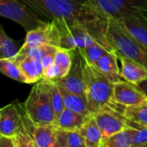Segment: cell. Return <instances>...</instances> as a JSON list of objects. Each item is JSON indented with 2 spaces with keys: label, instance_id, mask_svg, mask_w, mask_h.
I'll return each instance as SVG.
<instances>
[{
  "label": "cell",
  "instance_id": "1",
  "mask_svg": "<svg viewBox=\"0 0 147 147\" xmlns=\"http://www.w3.org/2000/svg\"><path fill=\"white\" fill-rule=\"evenodd\" d=\"M32 9L42 20H66L81 22L96 42L114 51L107 40L110 19L100 12L89 0H19Z\"/></svg>",
  "mask_w": 147,
  "mask_h": 147
},
{
  "label": "cell",
  "instance_id": "2",
  "mask_svg": "<svg viewBox=\"0 0 147 147\" xmlns=\"http://www.w3.org/2000/svg\"><path fill=\"white\" fill-rule=\"evenodd\" d=\"M84 78L90 115L111 106L115 102V84L107 78L96 66L86 61L84 68Z\"/></svg>",
  "mask_w": 147,
  "mask_h": 147
},
{
  "label": "cell",
  "instance_id": "3",
  "mask_svg": "<svg viewBox=\"0 0 147 147\" xmlns=\"http://www.w3.org/2000/svg\"><path fill=\"white\" fill-rule=\"evenodd\" d=\"M106 36L118 57L129 58L147 69V47L137 40L121 22L110 20Z\"/></svg>",
  "mask_w": 147,
  "mask_h": 147
},
{
  "label": "cell",
  "instance_id": "4",
  "mask_svg": "<svg viewBox=\"0 0 147 147\" xmlns=\"http://www.w3.org/2000/svg\"><path fill=\"white\" fill-rule=\"evenodd\" d=\"M26 117L34 126L54 125L56 115L50 98L38 83L35 84L24 102Z\"/></svg>",
  "mask_w": 147,
  "mask_h": 147
},
{
  "label": "cell",
  "instance_id": "5",
  "mask_svg": "<svg viewBox=\"0 0 147 147\" xmlns=\"http://www.w3.org/2000/svg\"><path fill=\"white\" fill-rule=\"evenodd\" d=\"M0 15L18 23L26 33L36 29L47 22L19 0H0Z\"/></svg>",
  "mask_w": 147,
  "mask_h": 147
},
{
  "label": "cell",
  "instance_id": "6",
  "mask_svg": "<svg viewBox=\"0 0 147 147\" xmlns=\"http://www.w3.org/2000/svg\"><path fill=\"white\" fill-rule=\"evenodd\" d=\"M110 20L121 21L127 16L143 14L147 16V0H89Z\"/></svg>",
  "mask_w": 147,
  "mask_h": 147
},
{
  "label": "cell",
  "instance_id": "7",
  "mask_svg": "<svg viewBox=\"0 0 147 147\" xmlns=\"http://www.w3.org/2000/svg\"><path fill=\"white\" fill-rule=\"evenodd\" d=\"M60 34V47L79 50L96 43L88 29L81 22H71L66 20H53Z\"/></svg>",
  "mask_w": 147,
  "mask_h": 147
},
{
  "label": "cell",
  "instance_id": "8",
  "mask_svg": "<svg viewBox=\"0 0 147 147\" xmlns=\"http://www.w3.org/2000/svg\"><path fill=\"white\" fill-rule=\"evenodd\" d=\"M84 64L85 60L79 51L73 50L72 65L69 73L64 78L55 81V83L71 93L86 97V88L84 78Z\"/></svg>",
  "mask_w": 147,
  "mask_h": 147
},
{
  "label": "cell",
  "instance_id": "9",
  "mask_svg": "<svg viewBox=\"0 0 147 147\" xmlns=\"http://www.w3.org/2000/svg\"><path fill=\"white\" fill-rule=\"evenodd\" d=\"M91 115L96 120L103 139L130 128L128 121L110 107L101 109Z\"/></svg>",
  "mask_w": 147,
  "mask_h": 147
},
{
  "label": "cell",
  "instance_id": "10",
  "mask_svg": "<svg viewBox=\"0 0 147 147\" xmlns=\"http://www.w3.org/2000/svg\"><path fill=\"white\" fill-rule=\"evenodd\" d=\"M147 100L146 95L139 85L121 80L114 84V101L124 107L136 105Z\"/></svg>",
  "mask_w": 147,
  "mask_h": 147
},
{
  "label": "cell",
  "instance_id": "11",
  "mask_svg": "<svg viewBox=\"0 0 147 147\" xmlns=\"http://www.w3.org/2000/svg\"><path fill=\"white\" fill-rule=\"evenodd\" d=\"M23 44L37 46L47 44L60 47V34L56 23L47 22L45 25L27 33Z\"/></svg>",
  "mask_w": 147,
  "mask_h": 147
},
{
  "label": "cell",
  "instance_id": "12",
  "mask_svg": "<svg viewBox=\"0 0 147 147\" xmlns=\"http://www.w3.org/2000/svg\"><path fill=\"white\" fill-rule=\"evenodd\" d=\"M22 127L23 118L13 103L0 109V135L2 137L14 138Z\"/></svg>",
  "mask_w": 147,
  "mask_h": 147
},
{
  "label": "cell",
  "instance_id": "13",
  "mask_svg": "<svg viewBox=\"0 0 147 147\" xmlns=\"http://www.w3.org/2000/svg\"><path fill=\"white\" fill-rule=\"evenodd\" d=\"M121 61V77L131 84L139 85L147 79V69L140 63L123 56L118 57Z\"/></svg>",
  "mask_w": 147,
  "mask_h": 147
},
{
  "label": "cell",
  "instance_id": "14",
  "mask_svg": "<svg viewBox=\"0 0 147 147\" xmlns=\"http://www.w3.org/2000/svg\"><path fill=\"white\" fill-rule=\"evenodd\" d=\"M118 56L115 51H108L95 65L96 68L99 70L112 83L115 84L121 81V69L117 63Z\"/></svg>",
  "mask_w": 147,
  "mask_h": 147
},
{
  "label": "cell",
  "instance_id": "15",
  "mask_svg": "<svg viewBox=\"0 0 147 147\" xmlns=\"http://www.w3.org/2000/svg\"><path fill=\"white\" fill-rule=\"evenodd\" d=\"M127 30L147 47V16L143 14L133 15L119 21Z\"/></svg>",
  "mask_w": 147,
  "mask_h": 147
},
{
  "label": "cell",
  "instance_id": "16",
  "mask_svg": "<svg viewBox=\"0 0 147 147\" xmlns=\"http://www.w3.org/2000/svg\"><path fill=\"white\" fill-rule=\"evenodd\" d=\"M90 116L83 115L65 109L57 118L53 126L56 129L64 132L78 131Z\"/></svg>",
  "mask_w": 147,
  "mask_h": 147
},
{
  "label": "cell",
  "instance_id": "17",
  "mask_svg": "<svg viewBox=\"0 0 147 147\" xmlns=\"http://www.w3.org/2000/svg\"><path fill=\"white\" fill-rule=\"evenodd\" d=\"M59 86L61 94L63 96L65 108L66 109H69L71 111H73L75 113H78V114H80L83 115H86V116L91 115L90 112V109H89L88 100L86 97L71 93V92L67 91L62 86H60V85H59Z\"/></svg>",
  "mask_w": 147,
  "mask_h": 147
},
{
  "label": "cell",
  "instance_id": "18",
  "mask_svg": "<svg viewBox=\"0 0 147 147\" xmlns=\"http://www.w3.org/2000/svg\"><path fill=\"white\" fill-rule=\"evenodd\" d=\"M31 132L37 147L54 146L57 140V129L53 125H33Z\"/></svg>",
  "mask_w": 147,
  "mask_h": 147
},
{
  "label": "cell",
  "instance_id": "19",
  "mask_svg": "<svg viewBox=\"0 0 147 147\" xmlns=\"http://www.w3.org/2000/svg\"><path fill=\"white\" fill-rule=\"evenodd\" d=\"M18 66L26 80V84H34L42 78L43 67L40 60L32 56H28Z\"/></svg>",
  "mask_w": 147,
  "mask_h": 147
},
{
  "label": "cell",
  "instance_id": "20",
  "mask_svg": "<svg viewBox=\"0 0 147 147\" xmlns=\"http://www.w3.org/2000/svg\"><path fill=\"white\" fill-rule=\"evenodd\" d=\"M78 131L84 137L86 147H101L103 137L92 115Z\"/></svg>",
  "mask_w": 147,
  "mask_h": 147
},
{
  "label": "cell",
  "instance_id": "21",
  "mask_svg": "<svg viewBox=\"0 0 147 147\" xmlns=\"http://www.w3.org/2000/svg\"><path fill=\"white\" fill-rule=\"evenodd\" d=\"M38 83L47 93L57 120V118L65 109L63 96L59 90V86L53 81H49L45 79H40Z\"/></svg>",
  "mask_w": 147,
  "mask_h": 147
},
{
  "label": "cell",
  "instance_id": "22",
  "mask_svg": "<svg viewBox=\"0 0 147 147\" xmlns=\"http://www.w3.org/2000/svg\"><path fill=\"white\" fill-rule=\"evenodd\" d=\"M121 114L129 122L140 127H147V100L136 105L123 106Z\"/></svg>",
  "mask_w": 147,
  "mask_h": 147
},
{
  "label": "cell",
  "instance_id": "23",
  "mask_svg": "<svg viewBox=\"0 0 147 147\" xmlns=\"http://www.w3.org/2000/svg\"><path fill=\"white\" fill-rule=\"evenodd\" d=\"M17 42L5 33L3 28H0V59H11L19 53Z\"/></svg>",
  "mask_w": 147,
  "mask_h": 147
},
{
  "label": "cell",
  "instance_id": "24",
  "mask_svg": "<svg viewBox=\"0 0 147 147\" xmlns=\"http://www.w3.org/2000/svg\"><path fill=\"white\" fill-rule=\"evenodd\" d=\"M72 58L73 50L59 47L55 56L54 64L59 70L60 79L64 78L69 73L72 65Z\"/></svg>",
  "mask_w": 147,
  "mask_h": 147
},
{
  "label": "cell",
  "instance_id": "25",
  "mask_svg": "<svg viewBox=\"0 0 147 147\" xmlns=\"http://www.w3.org/2000/svg\"><path fill=\"white\" fill-rule=\"evenodd\" d=\"M101 147H133L129 128L103 139Z\"/></svg>",
  "mask_w": 147,
  "mask_h": 147
},
{
  "label": "cell",
  "instance_id": "26",
  "mask_svg": "<svg viewBox=\"0 0 147 147\" xmlns=\"http://www.w3.org/2000/svg\"><path fill=\"white\" fill-rule=\"evenodd\" d=\"M78 51L87 63L90 65H95L108 51L110 50H109L100 43L96 42L93 45L83 49H79Z\"/></svg>",
  "mask_w": 147,
  "mask_h": 147
},
{
  "label": "cell",
  "instance_id": "27",
  "mask_svg": "<svg viewBox=\"0 0 147 147\" xmlns=\"http://www.w3.org/2000/svg\"><path fill=\"white\" fill-rule=\"evenodd\" d=\"M0 71L6 77L20 83L26 84V80L21 70L12 59H0Z\"/></svg>",
  "mask_w": 147,
  "mask_h": 147
},
{
  "label": "cell",
  "instance_id": "28",
  "mask_svg": "<svg viewBox=\"0 0 147 147\" xmlns=\"http://www.w3.org/2000/svg\"><path fill=\"white\" fill-rule=\"evenodd\" d=\"M32 126L33 124L30 127H28L26 121L23 120V127L14 138H12L15 147H37L31 132Z\"/></svg>",
  "mask_w": 147,
  "mask_h": 147
},
{
  "label": "cell",
  "instance_id": "29",
  "mask_svg": "<svg viewBox=\"0 0 147 147\" xmlns=\"http://www.w3.org/2000/svg\"><path fill=\"white\" fill-rule=\"evenodd\" d=\"M133 147H141L147 145V127L129 128Z\"/></svg>",
  "mask_w": 147,
  "mask_h": 147
},
{
  "label": "cell",
  "instance_id": "30",
  "mask_svg": "<svg viewBox=\"0 0 147 147\" xmlns=\"http://www.w3.org/2000/svg\"><path fill=\"white\" fill-rule=\"evenodd\" d=\"M66 147H86L84 137L79 131L64 132Z\"/></svg>",
  "mask_w": 147,
  "mask_h": 147
},
{
  "label": "cell",
  "instance_id": "31",
  "mask_svg": "<svg viewBox=\"0 0 147 147\" xmlns=\"http://www.w3.org/2000/svg\"><path fill=\"white\" fill-rule=\"evenodd\" d=\"M53 147H66L65 136L62 131L57 129V140Z\"/></svg>",
  "mask_w": 147,
  "mask_h": 147
},
{
  "label": "cell",
  "instance_id": "32",
  "mask_svg": "<svg viewBox=\"0 0 147 147\" xmlns=\"http://www.w3.org/2000/svg\"><path fill=\"white\" fill-rule=\"evenodd\" d=\"M0 147H15L13 139L1 136V138H0Z\"/></svg>",
  "mask_w": 147,
  "mask_h": 147
},
{
  "label": "cell",
  "instance_id": "33",
  "mask_svg": "<svg viewBox=\"0 0 147 147\" xmlns=\"http://www.w3.org/2000/svg\"><path fill=\"white\" fill-rule=\"evenodd\" d=\"M139 86H140V88L145 92V94L147 96V79L146 80H145V81H143L142 83H140V84H139Z\"/></svg>",
  "mask_w": 147,
  "mask_h": 147
},
{
  "label": "cell",
  "instance_id": "34",
  "mask_svg": "<svg viewBox=\"0 0 147 147\" xmlns=\"http://www.w3.org/2000/svg\"><path fill=\"white\" fill-rule=\"evenodd\" d=\"M141 147H147V145H146V146H141Z\"/></svg>",
  "mask_w": 147,
  "mask_h": 147
}]
</instances>
